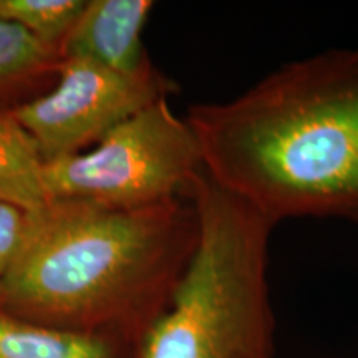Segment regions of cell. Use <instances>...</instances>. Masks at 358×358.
<instances>
[{
    "label": "cell",
    "mask_w": 358,
    "mask_h": 358,
    "mask_svg": "<svg viewBox=\"0 0 358 358\" xmlns=\"http://www.w3.org/2000/svg\"><path fill=\"white\" fill-rule=\"evenodd\" d=\"M203 171L268 222H358V47L289 62L185 116Z\"/></svg>",
    "instance_id": "cell-1"
},
{
    "label": "cell",
    "mask_w": 358,
    "mask_h": 358,
    "mask_svg": "<svg viewBox=\"0 0 358 358\" xmlns=\"http://www.w3.org/2000/svg\"><path fill=\"white\" fill-rule=\"evenodd\" d=\"M196 243L189 198L141 209L48 201L27 216L0 299L45 325L93 334L123 325L138 340L168 303Z\"/></svg>",
    "instance_id": "cell-2"
},
{
    "label": "cell",
    "mask_w": 358,
    "mask_h": 358,
    "mask_svg": "<svg viewBox=\"0 0 358 358\" xmlns=\"http://www.w3.org/2000/svg\"><path fill=\"white\" fill-rule=\"evenodd\" d=\"M198 243L134 358H274L268 241L274 224L206 176L192 179Z\"/></svg>",
    "instance_id": "cell-3"
},
{
    "label": "cell",
    "mask_w": 358,
    "mask_h": 358,
    "mask_svg": "<svg viewBox=\"0 0 358 358\" xmlns=\"http://www.w3.org/2000/svg\"><path fill=\"white\" fill-rule=\"evenodd\" d=\"M203 171L198 140L168 98L111 129L90 151L43 163L50 201L141 209L187 198Z\"/></svg>",
    "instance_id": "cell-4"
},
{
    "label": "cell",
    "mask_w": 358,
    "mask_h": 358,
    "mask_svg": "<svg viewBox=\"0 0 358 358\" xmlns=\"http://www.w3.org/2000/svg\"><path fill=\"white\" fill-rule=\"evenodd\" d=\"M58 83L10 113L34 138L45 163L82 153L176 85L156 69L123 75L83 58H60Z\"/></svg>",
    "instance_id": "cell-5"
},
{
    "label": "cell",
    "mask_w": 358,
    "mask_h": 358,
    "mask_svg": "<svg viewBox=\"0 0 358 358\" xmlns=\"http://www.w3.org/2000/svg\"><path fill=\"white\" fill-rule=\"evenodd\" d=\"M151 0H85L83 10L60 45V58H83L123 75L155 66L143 45Z\"/></svg>",
    "instance_id": "cell-6"
},
{
    "label": "cell",
    "mask_w": 358,
    "mask_h": 358,
    "mask_svg": "<svg viewBox=\"0 0 358 358\" xmlns=\"http://www.w3.org/2000/svg\"><path fill=\"white\" fill-rule=\"evenodd\" d=\"M0 358H120L110 335L29 324L0 312Z\"/></svg>",
    "instance_id": "cell-7"
},
{
    "label": "cell",
    "mask_w": 358,
    "mask_h": 358,
    "mask_svg": "<svg viewBox=\"0 0 358 358\" xmlns=\"http://www.w3.org/2000/svg\"><path fill=\"white\" fill-rule=\"evenodd\" d=\"M43 163L25 128L12 113H0V203L29 213L47 204Z\"/></svg>",
    "instance_id": "cell-8"
},
{
    "label": "cell",
    "mask_w": 358,
    "mask_h": 358,
    "mask_svg": "<svg viewBox=\"0 0 358 358\" xmlns=\"http://www.w3.org/2000/svg\"><path fill=\"white\" fill-rule=\"evenodd\" d=\"M83 6L85 0H0V20L20 27L58 52Z\"/></svg>",
    "instance_id": "cell-9"
},
{
    "label": "cell",
    "mask_w": 358,
    "mask_h": 358,
    "mask_svg": "<svg viewBox=\"0 0 358 358\" xmlns=\"http://www.w3.org/2000/svg\"><path fill=\"white\" fill-rule=\"evenodd\" d=\"M60 55L20 27L0 20V90L58 66Z\"/></svg>",
    "instance_id": "cell-10"
},
{
    "label": "cell",
    "mask_w": 358,
    "mask_h": 358,
    "mask_svg": "<svg viewBox=\"0 0 358 358\" xmlns=\"http://www.w3.org/2000/svg\"><path fill=\"white\" fill-rule=\"evenodd\" d=\"M29 211L0 203V280L7 274L24 241Z\"/></svg>",
    "instance_id": "cell-11"
},
{
    "label": "cell",
    "mask_w": 358,
    "mask_h": 358,
    "mask_svg": "<svg viewBox=\"0 0 358 358\" xmlns=\"http://www.w3.org/2000/svg\"><path fill=\"white\" fill-rule=\"evenodd\" d=\"M355 176H357V191H358V159H357V173H355Z\"/></svg>",
    "instance_id": "cell-12"
}]
</instances>
